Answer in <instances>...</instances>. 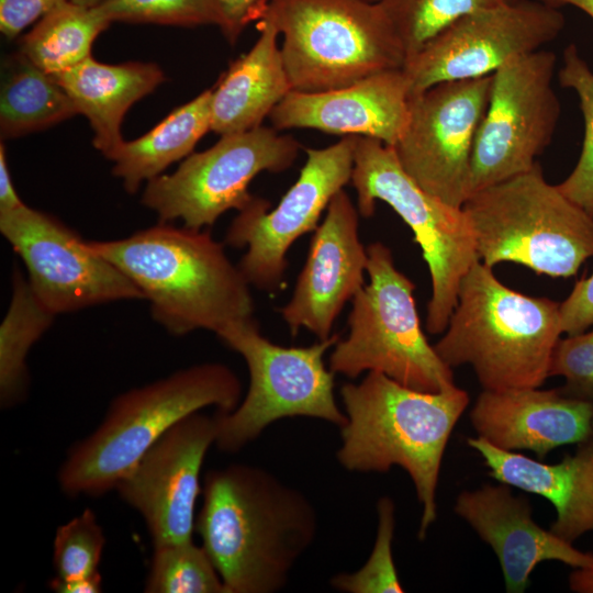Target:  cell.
Instances as JSON below:
<instances>
[{
	"label": "cell",
	"instance_id": "obj_26",
	"mask_svg": "<svg viewBox=\"0 0 593 593\" xmlns=\"http://www.w3.org/2000/svg\"><path fill=\"white\" fill-rule=\"evenodd\" d=\"M0 88V136L15 138L78 114L55 77L19 51L3 59Z\"/></svg>",
	"mask_w": 593,
	"mask_h": 593
},
{
	"label": "cell",
	"instance_id": "obj_2",
	"mask_svg": "<svg viewBox=\"0 0 593 593\" xmlns=\"http://www.w3.org/2000/svg\"><path fill=\"white\" fill-rule=\"evenodd\" d=\"M340 396L346 423L337 460L349 471L404 469L422 506L417 536L424 539L437 518L441 461L469 404L468 392L456 384L439 392L418 391L369 371L359 383H345Z\"/></svg>",
	"mask_w": 593,
	"mask_h": 593
},
{
	"label": "cell",
	"instance_id": "obj_41",
	"mask_svg": "<svg viewBox=\"0 0 593 593\" xmlns=\"http://www.w3.org/2000/svg\"><path fill=\"white\" fill-rule=\"evenodd\" d=\"M569 588L577 593H593V562L586 567L574 568L569 575Z\"/></svg>",
	"mask_w": 593,
	"mask_h": 593
},
{
	"label": "cell",
	"instance_id": "obj_42",
	"mask_svg": "<svg viewBox=\"0 0 593 593\" xmlns=\"http://www.w3.org/2000/svg\"><path fill=\"white\" fill-rule=\"evenodd\" d=\"M546 4H549L555 8H560L563 5H573L593 19V0H539Z\"/></svg>",
	"mask_w": 593,
	"mask_h": 593
},
{
	"label": "cell",
	"instance_id": "obj_21",
	"mask_svg": "<svg viewBox=\"0 0 593 593\" xmlns=\"http://www.w3.org/2000/svg\"><path fill=\"white\" fill-rule=\"evenodd\" d=\"M478 436L510 451L528 450L539 460L551 450L593 435V401L560 388L483 390L470 411Z\"/></svg>",
	"mask_w": 593,
	"mask_h": 593
},
{
	"label": "cell",
	"instance_id": "obj_31",
	"mask_svg": "<svg viewBox=\"0 0 593 593\" xmlns=\"http://www.w3.org/2000/svg\"><path fill=\"white\" fill-rule=\"evenodd\" d=\"M558 80L561 87L572 89L579 98L584 137L575 167L557 187L593 217V71L574 44L563 51Z\"/></svg>",
	"mask_w": 593,
	"mask_h": 593
},
{
	"label": "cell",
	"instance_id": "obj_10",
	"mask_svg": "<svg viewBox=\"0 0 593 593\" xmlns=\"http://www.w3.org/2000/svg\"><path fill=\"white\" fill-rule=\"evenodd\" d=\"M216 335L244 358L249 373L239 404L215 414L220 450H240L284 417H314L339 428L346 423V414L335 400V373L324 362L338 334L306 347H284L266 338L254 317H248L227 324Z\"/></svg>",
	"mask_w": 593,
	"mask_h": 593
},
{
	"label": "cell",
	"instance_id": "obj_28",
	"mask_svg": "<svg viewBox=\"0 0 593 593\" xmlns=\"http://www.w3.org/2000/svg\"><path fill=\"white\" fill-rule=\"evenodd\" d=\"M56 314L33 292L27 278L15 268L8 311L0 324V403L11 407L26 393V357L51 327Z\"/></svg>",
	"mask_w": 593,
	"mask_h": 593
},
{
	"label": "cell",
	"instance_id": "obj_1",
	"mask_svg": "<svg viewBox=\"0 0 593 593\" xmlns=\"http://www.w3.org/2000/svg\"><path fill=\"white\" fill-rule=\"evenodd\" d=\"M195 532L227 593H276L313 545L317 514L269 471L232 463L205 474Z\"/></svg>",
	"mask_w": 593,
	"mask_h": 593
},
{
	"label": "cell",
	"instance_id": "obj_20",
	"mask_svg": "<svg viewBox=\"0 0 593 593\" xmlns=\"http://www.w3.org/2000/svg\"><path fill=\"white\" fill-rule=\"evenodd\" d=\"M454 511L493 549L508 593L524 592L532 572L544 561L572 568L593 562V552L581 551L540 527L532 517L528 500L514 495L506 483L462 491Z\"/></svg>",
	"mask_w": 593,
	"mask_h": 593
},
{
	"label": "cell",
	"instance_id": "obj_39",
	"mask_svg": "<svg viewBox=\"0 0 593 593\" xmlns=\"http://www.w3.org/2000/svg\"><path fill=\"white\" fill-rule=\"evenodd\" d=\"M25 203L19 197L7 161L5 147L0 144V213L16 210Z\"/></svg>",
	"mask_w": 593,
	"mask_h": 593
},
{
	"label": "cell",
	"instance_id": "obj_44",
	"mask_svg": "<svg viewBox=\"0 0 593 593\" xmlns=\"http://www.w3.org/2000/svg\"><path fill=\"white\" fill-rule=\"evenodd\" d=\"M365 1H368V2H378L379 0H365Z\"/></svg>",
	"mask_w": 593,
	"mask_h": 593
},
{
	"label": "cell",
	"instance_id": "obj_16",
	"mask_svg": "<svg viewBox=\"0 0 593 593\" xmlns=\"http://www.w3.org/2000/svg\"><path fill=\"white\" fill-rule=\"evenodd\" d=\"M0 232L22 259L35 295L56 315L144 299L119 268L48 213L26 204L0 213Z\"/></svg>",
	"mask_w": 593,
	"mask_h": 593
},
{
	"label": "cell",
	"instance_id": "obj_12",
	"mask_svg": "<svg viewBox=\"0 0 593 593\" xmlns=\"http://www.w3.org/2000/svg\"><path fill=\"white\" fill-rule=\"evenodd\" d=\"M557 56L538 49L492 74L488 108L471 156L469 195L532 169L561 114L552 87Z\"/></svg>",
	"mask_w": 593,
	"mask_h": 593
},
{
	"label": "cell",
	"instance_id": "obj_17",
	"mask_svg": "<svg viewBox=\"0 0 593 593\" xmlns=\"http://www.w3.org/2000/svg\"><path fill=\"white\" fill-rule=\"evenodd\" d=\"M216 416L192 413L170 427L119 481L115 491L144 519L153 546L192 540L203 460Z\"/></svg>",
	"mask_w": 593,
	"mask_h": 593
},
{
	"label": "cell",
	"instance_id": "obj_19",
	"mask_svg": "<svg viewBox=\"0 0 593 593\" xmlns=\"http://www.w3.org/2000/svg\"><path fill=\"white\" fill-rule=\"evenodd\" d=\"M409 113L406 77L402 69H393L332 90H291L268 118L277 131L313 128L377 138L394 146L406 127Z\"/></svg>",
	"mask_w": 593,
	"mask_h": 593
},
{
	"label": "cell",
	"instance_id": "obj_22",
	"mask_svg": "<svg viewBox=\"0 0 593 593\" xmlns=\"http://www.w3.org/2000/svg\"><path fill=\"white\" fill-rule=\"evenodd\" d=\"M467 443L482 457L491 478L540 495L555 506L557 516L549 529L556 536L573 544L593 532V435L557 463L500 449L479 436Z\"/></svg>",
	"mask_w": 593,
	"mask_h": 593
},
{
	"label": "cell",
	"instance_id": "obj_3",
	"mask_svg": "<svg viewBox=\"0 0 593 593\" xmlns=\"http://www.w3.org/2000/svg\"><path fill=\"white\" fill-rule=\"evenodd\" d=\"M88 244L141 290L153 318L171 335L216 334L253 317L249 283L208 231L159 221L124 238Z\"/></svg>",
	"mask_w": 593,
	"mask_h": 593
},
{
	"label": "cell",
	"instance_id": "obj_7",
	"mask_svg": "<svg viewBox=\"0 0 593 593\" xmlns=\"http://www.w3.org/2000/svg\"><path fill=\"white\" fill-rule=\"evenodd\" d=\"M262 18L283 36L280 49L293 90L342 88L405 64L379 2L272 0Z\"/></svg>",
	"mask_w": 593,
	"mask_h": 593
},
{
	"label": "cell",
	"instance_id": "obj_15",
	"mask_svg": "<svg viewBox=\"0 0 593 593\" xmlns=\"http://www.w3.org/2000/svg\"><path fill=\"white\" fill-rule=\"evenodd\" d=\"M492 75L444 81L410 97L406 127L392 146L405 172L455 208L469 197L471 156Z\"/></svg>",
	"mask_w": 593,
	"mask_h": 593
},
{
	"label": "cell",
	"instance_id": "obj_32",
	"mask_svg": "<svg viewBox=\"0 0 593 593\" xmlns=\"http://www.w3.org/2000/svg\"><path fill=\"white\" fill-rule=\"evenodd\" d=\"M378 527L371 553L366 563L355 572L338 573L331 584L347 593H402L392 553L395 530V505L389 496L377 503Z\"/></svg>",
	"mask_w": 593,
	"mask_h": 593
},
{
	"label": "cell",
	"instance_id": "obj_23",
	"mask_svg": "<svg viewBox=\"0 0 593 593\" xmlns=\"http://www.w3.org/2000/svg\"><path fill=\"white\" fill-rule=\"evenodd\" d=\"M256 27L259 36L253 47L230 65L212 89L211 131L219 135L260 126L293 90L278 47L279 32L264 18Z\"/></svg>",
	"mask_w": 593,
	"mask_h": 593
},
{
	"label": "cell",
	"instance_id": "obj_35",
	"mask_svg": "<svg viewBox=\"0 0 593 593\" xmlns=\"http://www.w3.org/2000/svg\"><path fill=\"white\" fill-rule=\"evenodd\" d=\"M549 377H562L560 390L572 398L593 401V328L557 342Z\"/></svg>",
	"mask_w": 593,
	"mask_h": 593
},
{
	"label": "cell",
	"instance_id": "obj_30",
	"mask_svg": "<svg viewBox=\"0 0 593 593\" xmlns=\"http://www.w3.org/2000/svg\"><path fill=\"white\" fill-rule=\"evenodd\" d=\"M513 0H379L406 59L459 18ZM405 59V60H406Z\"/></svg>",
	"mask_w": 593,
	"mask_h": 593
},
{
	"label": "cell",
	"instance_id": "obj_5",
	"mask_svg": "<svg viewBox=\"0 0 593 593\" xmlns=\"http://www.w3.org/2000/svg\"><path fill=\"white\" fill-rule=\"evenodd\" d=\"M242 400L236 373L219 362L194 365L116 395L100 425L67 452L57 479L69 496H100L176 423L208 406L230 412Z\"/></svg>",
	"mask_w": 593,
	"mask_h": 593
},
{
	"label": "cell",
	"instance_id": "obj_13",
	"mask_svg": "<svg viewBox=\"0 0 593 593\" xmlns=\"http://www.w3.org/2000/svg\"><path fill=\"white\" fill-rule=\"evenodd\" d=\"M357 136H343L324 148H305L298 180L278 205L259 197L235 216L224 244L247 247L238 268L249 286L276 292L284 284L287 254L302 235L314 232L333 197L350 182Z\"/></svg>",
	"mask_w": 593,
	"mask_h": 593
},
{
	"label": "cell",
	"instance_id": "obj_36",
	"mask_svg": "<svg viewBox=\"0 0 593 593\" xmlns=\"http://www.w3.org/2000/svg\"><path fill=\"white\" fill-rule=\"evenodd\" d=\"M67 0H0V32L14 40L29 25Z\"/></svg>",
	"mask_w": 593,
	"mask_h": 593
},
{
	"label": "cell",
	"instance_id": "obj_6",
	"mask_svg": "<svg viewBox=\"0 0 593 593\" xmlns=\"http://www.w3.org/2000/svg\"><path fill=\"white\" fill-rule=\"evenodd\" d=\"M479 260L523 265L553 278L574 276L593 257V217L544 176L541 166L471 193L462 205Z\"/></svg>",
	"mask_w": 593,
	"mask_h": 593
},
{
	"label": "cell",
	"instance_id": "obj_33",
	"mask_svg": "<svg viewBox=\"0 0 593 593\" xmlns=\"http://www.w3.org/2000/svg\"><path fill=\"white\" fill-rule=\"evenodd\" d=\"M105 537L94 512L86 508L58 526L53 542L56 578L75 579L99 573Z\"/></svg>",
	"mask_w": 593,
	"mask_h": 593
},
{
	"label": "cell",
	"instance_id": "obj_8",
	"mask_svg": "<svg viewBox=\"0 0 593 593\" xmlns=\"http://www.w3.org/2000/svg\"><path fill=\"white\" fill-rule=\"evenodd\" d=\"M367 254L369 283L351 300L349 332L334 345L329 369L351 379L363 371H377L424 392L455 385L452 368L441 360L422 329L415 284L399 271L384 244H370Z\"/></svg>",
	"mask_w": 593,
	"mask_h": 593
},
{
	"label": "cell",
	"instance_id": "obj_34",
	"mask_svg": "<svg viewBox=\"0 0 593 593\" xmlns=\"http://www.w3.org/2000/svg\"><path fill=\"white\" fill-rule=\"evenodd\" d=\"M98 8L111 23L221 25L215 0H108Z\"/></svg>",
	"mask_w": 593,
	"mask_h": 593
},
{
	"label": "cell",
	"instance_id": "obj_14",
	"mask_svg": "<svg viewBox=\"0 0 593 593\" xmlns=\"http://www.w3.org/2000/svg\"><path fill=\"white\" fill-rule=\"evenodd\" d=\"M564 24L559 8L539 0H513L468 13L405 60L402 70L410 97L439 82L490 76L541 49Z\"/></svg>",
	"mask_w": 593,
	"mask_h": 593
},
{
	"label": "cell",
	"instance_id": "obj_25",
	"mask_svg": "<svg viewBox=\"0 0 593 593\" xmlns=\"http://www.w3.org/2000/svg\"><path fill=\"white\" fill-rule=\"evenodd\" d=\"M212 89L175 109L149 132L133 141H123L110 156L112 174L128 193L143 182L163 174L171 164L183 160L203 135L211 131Z\"/></svg>",
	"mask_w": 593,
	"mask_h": 593
},
{
	"label": "cell",
	"instance_id": "obj_29",
	"mask_svg": "<svg viewBox=\"0 0 593 593\" xmlns=\"http://www.w3.org/2000/svg\"><path fill=\"white\" fill-rule=\"evenodd\" d=\"M146 593H227L202 546L193 540L154 546Z\"/></svg>",
	"mask_w": 593,
	"mask_h": 593
},
{
	"label": "cell",
	"instance_id": "obj_9",
	"mask_svg": "<svg viewBox=\"0 0 593 593\" xmlns=\"http://www.w3.org/2000/svg\"><path fill=\"white\" fill-rule=\"evenodd\" d=\"M350 182L362 217H371L377 201H382L412 230L430 275L426 329L432 335L444 333L460 282L479 260L474 233L463 209L419 187L401 166L394 148L377 138L357 136Z\"/></svg>",
	"mask_w": 593,
	"mask_h": 593
},
{
	"label": "cell",
	"instance_id": "obj_18",
	"mask_svg": "<svg viewBox=\"0 0 593 593\" xmlns=\"http://www.w3.org/2000/svg\"><path fill=\"white\" fill-rule=\"evenodd\" d=\"M368 254L359 238V212L343 189L331 200L311 238L291 299L279 309L291 335L301 328L329 338L346 302L365 286Z\"/></svg>",
	"mask_w": 593,
	"mask_h": 593
},
{
	"label": "cell",
	"instance_id": "obj_40",
	"mask_svg": "<svg viewBox=\"0 0 593 593\" xmlns=\"http://www.w3.org/2000/svg\"><path fill=\"white\" fill-rule=\"evenodd\" d=\"M48 586L56 593H99L102 591V577L100 572L66 580L55 577L48 582Z\"/></svg>",
	"mask_w": 593,
	"mask_h": 593
},
{
	"label": "cell",
	"instance_id": "obj_11",
	"mask_svg": "<svg viewBox=\"0 0 593 593\" xmlns=\"http://www.w3.org/2000/svg\"><path fill=\"white\" fill-rule=\"evenodd\" d=\"M300 149L294 137L261 125L221 135L210 148L186 157L172 174L147 181L142 203L160 222L179 220L194 230L212 226L223 213L240 211L251 201L248 186L257 175L289 169Z\"/></svg>",
	"mask_w": 593,
	"mask_h": 593
},
{
	"label": "cell",
	"instance_id": "obj_4",
	"mask_svg": "<svg viewBox=\"0 0 593 593\" xmlns=\"http://www.w3.org/2000/svg\"><path fill=\"white\" fill-rule=\"evenodd\" d=\"M561 334L559 303L508 288L478 260L433 346L450 368L471 366L483 390L539 388Z\"/></svg>",
	"mask_w": 593,
	"mask_h": 593
},
{
	"label": "cell",
	"instance_id": "obj_27",
	"mask_svg": "<svg viewBox=\"0 0 593 593\" xmlns=\"http://www.w3.org/2000/svg\"><path fill=\"white\" fill-rule=\"evenodd\" d=\"M110 24L98 7L87 8L67 0L20 38L19 52L56 77L89 58L94 40Z\"/></svg>",
	"mask_w": 593,
	"mask_h": 593
},
{
	"label": "cell",
	"instance_id": "obj_37",
	"mask_svg": "<svg viewBox=\"0 0 593 593\" xmlns=\"http://www.w3.org/2000/svg\"><path fill=\"white\" fill-rule=\"evenodd\" d=\"M559 312L562 333L575 335L593 326V273L575 282Z\"/></svg>",
	"mask_w": 593,
	"mask_h": 593
},
{
	"label": "cell",
	"instance_id": "obj_43",
	"mask_svg": "<svg viewBox=\"0 0 593 593\" xmlns=\"http://www.w3.org/2000/svg\"><path fill=\"white\" fill-rule=\"evenodd\" d=\"M70 1L74 3L80 4L82 7L94 8V7H99L100 4H102L103 2L108 0H70Z\"/></svg>",
	"mask_w": 593,
	"mask_h": 593
},
{
	"label": "cell",
	"instance_id": "obj_24",
	"mask_svg": "<svg viewBox=\"0 0 593 593\" xmlns=\"http://www.w3.org/2000/svg\"><path fill=\"white\" fill-rule=\"evenodd\" d=\"M85 115L93 132L92 144L108 159L123 143L121 125L138 100L165 81L154 63L104 64L92 56L55 77Z\"/></svg>",
	"mask_w": 593,
	"mask_h": 593
},
{
	"label": "cell",
	"instance_id": "obj_38",
	"mask_svg": "<svg viewBox=\"0 0 593 593\" xmlns=\"http://www.w3.org/2000/svg\"><path fill=\"white\" fill-rule=\"evenodd\" d=\"M220 15L219 26L231 43L235 44L245 27L258 21L272 0H215Z\"/></svg>",
	"mask_w": 593,
	"mask_h": 593
}]
</instances>
